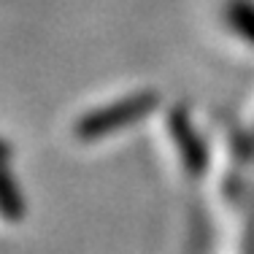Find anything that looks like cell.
<instances>
[{"instance_id": "6da1fadb", "label": "cell", "mask_w": 254, "mask_h": 254, "mask_svg": "<svg viewBox=\"0 0 254 254\" xmlns=\"http://www.w3.org/2000/svg\"><path fill=\"white\" fill-rule=\"evenodd\" d=\"M157 98L154 95H132L122 103H114V106H103L98 111L81 117V122L76 125V135L84 138V141H98V138H106L111 132L125 130L127 125L138 122L143 114H149L154 108Z\"/></svg>"}, {"instance_id": "7a4b0ae2", "label": "cell", "mask_w": 254, "mask_h": 254, "mask_svg": "<svg viewBox=\"0 0 254 254\" xmlns=\"http://www.w3.org/2000/svg\"><path fill=\"white\" fill-rule=\"evenodd\" d=\"M171 127H173V138H176V143L181 146V154H184V165L190 168L192 173H200L205 168V157H203V146L200 141H192L190 135V122H187V117L181 111H176L171 117Z\"/></svg>"}, {"instance_id": "3957f363", "label": "cell", "mask_w": 254, "mask_h": 254, "mask_svg": "<svg viewBox=\"0 0 254 254\" xmlns=\"http://www.w3.org/2000/svg\"><path fill=\"white\" fill-rule=\"evenodd\" d=\"M227 22L241 38H246L249 44H254V5L249 0H230Z\"/></svg>"}, {"instance_id": "277c9868", "label": "cell", "mask_w": 254, "mask_h": 254, "mask_svg": "<svg viewBox=\"0 0 254 254\" xmlns=\"http://www.w3.org/2000/svg\"><path fill=\"white\" fill-rule=\"evenodd\" d=\"M0 214H3L5 219H19L22 216L19 192H16L8 171H3V168H0Z\"/></svg>"}]
</instances>
